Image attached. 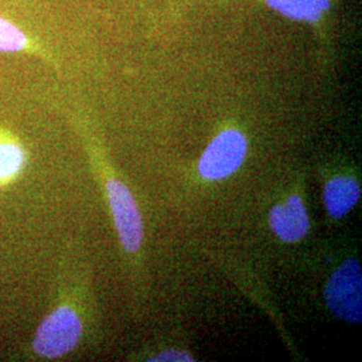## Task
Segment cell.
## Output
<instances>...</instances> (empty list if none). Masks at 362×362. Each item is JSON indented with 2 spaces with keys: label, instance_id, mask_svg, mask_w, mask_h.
<instances>
[{
  "label": "cell",
  "instance_id": "6da1fadb",
  "mask_svg": "<svg viewBox=\"0 0 362 362\" xmlns=\"http://www.w3.org/2000/svg\"><path fill=\"white\" fill-rule=\"evenodd\" d=\"M83 334V321L77 309L61 302L39 325L31 342V353L43 360L67 356L76 349Z\"/></svg>",
  "mask_w": 362,
  "mask_h": 362
},
{
  "label": "cell",
  "instance_id": "7a4b0ae2",
  "mask_svg": "<svg viewBox=\"0 0 362 362\" xmlns=\"http://www.w3.org/2000/svg\"><path fill=\"white\" fill-rule=\"evenodd\" d=\"M325 300L337 318L360 324L362 321L361 266L356 259L344 262L325 287Z\"/></svg>",
  "mask_w": 362,
  "mask_h": 362
},
{
  "label": "cell",
  "instance_id": "3957f363",
  "mask_svg": "<svg viewBox=\"0 0 362 362\" xmlns=\"http://www.w3.org/2000/svg\"><path fill=\"white\" fill-rule=\"evenodd\" d=\"M105 192L121 245L129 254L137 252L143 243L144 228L133 194L122 181L112 175L105 180Z\"/></svg>",
  "mask_w": 362,
  "mask_h": 362
},
{
  "label": "cell",
  "instance_id": "277c9868",
  "mask_svg": "<svg viewBox=\"0 0 362 362\" xmlns=\"http://www.w3.org/2000/svg\"><path fill=\"white\" fill-rule=\"evenodd\" d=\"M246 156V137L238 130H224L208 145L197 169L206 180H223L242 167Z\"/></svg>",
  "mask_w": 362,
  "mask_h": 362
},
{
  "label": "cell",
  "instance_id": "5b68a950",
  "mask_svg": "<svg viewBox=\"0 0 362 362\" xmlns=\"http://www.w3.org/2000/svg\"><path fill=\"white\" fill-rule=\"evenodd\" d=\"M272 233L281 240L296 243L306 236L309 231V216L302 199L293 194L284 204H276L270 211Z\"/></svg>",
  "mask_w": 362,
  "mask_h": 362
},
{
  "label": "cell",
  "instance_id": "8992f818",
  "mask_svg": "<svg viewBox=\"0 0 362 362\" xmlns=\"http://www.w3.org/2000/svg\"><path fill=\"white\" fill-rule=\"evenodd\" d=\"M360 184L354 177L338 176L325 184L324 203L327 214L341 219L348 215L360 200Z\"/></svg>",
  "mask_w": 362,
  "mask_h": 362
},
{
  "label": "cell",
  "instance_id": "52a82bcc",
  "mask_svg": "<svg viewBox=\"0 0 362 362\" xmlns=\"http://www.w3.org/2000/svg\"><path fill=\"white\" fill-rule=\"evenodd\" d=\"M27 164V152L13 132L0 129V188L19 179Z\"/></svg>",
  "mask_w": 362,
  "mask_h": 362
},
{
  "label": "cell",
  "instance_id": "ba28073f",
  "mask_svg": "<svg viewBox=\"0 0 362 362\" xmlns=\"http://www.w3.org/2000/svg\"><path fill=\"white\" fill-rule=\"evenodd\" d=\"M0 52H27L45 57V50L38 42L3 16H0Z\"/></svg>",
  "mask_w": 362,
  "mask_h": 362
},
{
  "label": "cell",
  "instance_id": "9c48e42d",
  "mask_svg": "<svg viewBox=\"0 0 362 362\" xmlns=\"http://www.w3.org/2000/svg\"><path fill=\"white\" fill-rule=\"evenodd\" d=\"M267 4L297 21L317 22L329 8V0H266Z\"/></svg>",
  "mask_w": 362,
  "mask_h": 362
},
{
  "label": "cell",
  "instance_id": "30bf717a",
  "mask_svg": "<svg viewBox=\"0 0 362 362\" xmlns=\"http://www.w3.org/2000/svg\"><path fill=\"white\" fill-rule=\"evenodd\" d=\"M149 361H194V357L182 350L169 349L164 350L158 354H156L155 357H152Z\"/></svg>",
  "mask_w": 362,
  "mask_h": 362
}]
</instances>
